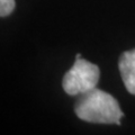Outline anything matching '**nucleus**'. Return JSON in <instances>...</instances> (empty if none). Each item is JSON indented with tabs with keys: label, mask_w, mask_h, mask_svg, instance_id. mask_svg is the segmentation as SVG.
<instances>
[{
	"label": "nucleus",
	"mask_w": 135,
	"mask_h": 135,
	"mask_svg": "<svg viewBox=\"0 0 135 135\" xmlns=\"http://www.w3.org/2000/svg\"><path fill=\"white\" fill-rule=\"evenodd\" d=\"M74 112L80 119L96 124L120 125V118L124 116L118 101L108 92L97 88L80 96Z\"/></svg>",
	"instance_id": "1"
},
{
	"label": "nucleus",
	"mask_w": 135,
	"mask_h": 135,
	"mask_svg": "<svg viewBox=\"0 0 135 135\" xmlns=\"http://www.w3.org/2000/svg\"><path fill=\"white\" fill-rule=\"evenodd\" d=\"M99 68L83 59H75L72 68L64 74L62 87L70 96L82 95L95 89L99 81Z\"/></svg>",
	"instance_id": "2"
},
{
	"label": "nucleus",
	"mask_w": 135,
	"mask_h": 135,
	"mask_svg": "<svg viewBox=\"0 0 135 135\" xmlns=\"http://www.w3.org/2000/svg\"><path fill=\"white\" fill-rule=\"evenodd\" d=\"M118 68L126 89L129 94L135 95V49L122 54Z\"/></svg>",
	"instance_id": "3"
},
{
	"label": "nucleus",
	"mask_w": 135,
	"mask_h": 135,
	"mask_svg": "<svg viewBox=\"0 0 135 135\" xmlns=\"http://www.w3.org/2000/svg\"><path fill=\"white\" fill-rule=\"evenodd\" d=\"M15 0H0V15L1 17H6L14 10Z\"/></svg>",
	"instance_id": "4"
},
{
	"label": "nucleus",
	"mask_w": 135,
	"mask_h": 135,
	"mask_svg": "<svg viewBox=\"0 0 135 135\" xmlns=\"http://www.w3.org/2000/svg\"><path fill=\"white\" fill-rule=\"evenodd\" d=\"M81 57V54H77V56H75V59H80Z\"/></svg>",
	"instance_id": "5"
}]
</instances>
